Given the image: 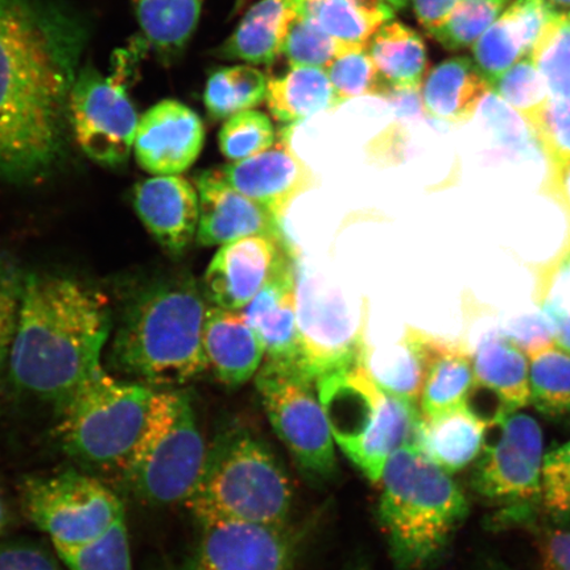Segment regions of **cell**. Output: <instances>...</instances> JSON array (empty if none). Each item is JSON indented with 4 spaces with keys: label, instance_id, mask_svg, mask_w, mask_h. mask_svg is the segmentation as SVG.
Returning a JSON list of instances; mask_svg holds the SVG:
<instances>
[{
    "label": "cell",
    "instance_id": "9c48e42d",
    "mask_svg": "<svg viewBox=\"0 0 570 570\" xmlns=\"http://www.w3.org/2000/svg\"><path fill=\"white\" fill-rule=\"evenodd\" d=\"M20 503L28 520L52 539L55 551L95 543L126 519L109 487L75 469L28 476L20 484Z\"/></svg>",
    "mask_w": 570,
    "mask_h": 570
},
{
    "label": "cell",
    "instance_id": "836d02e7",
    "mask_svg": "<svg viewBox=\"0 0 570 570\" xmlns=\"http://www.w3.org/2000/svg\"><path fill=\"white\" fill-rule=\"evenodd\" d=\"M534 302L550 321L554 342L570 353V237L551 261L534 269Z\"/></svg>",
    "mask_w": 570,
    "mask_h": 570
},
{
    "label": "cell",
    "instance_id": "d6a6232c",
    "mask_svg": "<svg viewBox=\"0 0 570 570\" xmlns=\"http://www.w3.org/2000/svg\"><path fill=\"white\" fill-rule=\"evenodd\" d=\"M267 78L252 66L223 68L209 77L204 101L209 116L226 120L240 111L253 110L266 99Z\"/></svg>",
    "mask_w": 570,
    "mask_h": 570
},
{
    "label": "cell",
    "instance_id": "5bb4252c",
    "mask_svg": "<svg viewBox=\"0 0 570 570\" xmlns=\"http://www.w3.org/2000/svg\"><path fill=\"white\" fill-rule=\"evenodd\" d=\"M188 570H294L301 538L288 525L204 524Z\"/></svg>",
    "mask_w": 570,
    "mask_h": 570
},
{
    "label": "cell",
    "instance_id": "44dd1931",
    "mask_svg": "<svg viewBox=\"0 0 570 570\" xmlns=\"http://www.w3.org/2000/svg\"><path fill=\"white\" fill-rule=\"evenodd\" d=\"M203 347L214 375L229 387L245 384L259 372L266 347L239 311L212 306L206 311Z\"/></svg>",
    "mask_w": 570,
    "mask_h": 570
},
{
    "label": "cell",
    "instance_id": "8fae6325",
    "mask_svg": "<svg viewBox=\"0 0 570 570\" xmlns=\"http://www.w3.org/2000/svg\"><path fill=\"white\" fill-rule=\"evenodd\" d=\"M131 51H118L110 75L78 70L69 92L68 120L78 147L102 167L124 166L134 151L139 117L128 95Z\"/></svg>",
    "mask_w": 570,
    "mask_h": 570
},
{
    "label": "cell",
    "instance_id": "e0dca14e",
    "mask_svg": "<svg viewBox=\"0 0 570 570\" xmlns=\"http://www.w3.org/2000/svg\"><path fill=\"white\" fill-rule=\"evenodd\" d=\"M204 141L205 128L197 112L175 99H166L142 114L132 153L149 175H180L194 166Z\"/></svg>",
    "mask_w": 570,
    "mask_h": 570
},
{
    "label": "cell",
    "instance_id": "ab89813d",
    "mask_svg": "<svg viewBox=\"0 0 570 570\" xmlns=\"http://www.w3.org/2000/svg\"><path fill=\"white\" fill-rule=\"evenodd\" d=\"M56 553L70 570H132L126 519L95 543L57 550Z\"/></svg>",
    "mask_w": 570,
    "mask_h": 570
},
{
    "label": "cell",
    "instance_id": "f6af8a7d",
    "mask_svg": "<svg viewBox=\"0 0 570 570\" xmlns=\"http://www.w3.org/2000/svg\"><path fill=\"white\" fill-rule=\"evenodd\" d=\"M558 12L547 0H514L503 11L502 18L508 21L525 55L530 57L541 33Z\"/></svg>",
    "mask_w": 570,
    "mask_h": 570
},
{
    "label": "cell",
    "instance_id": "5b68a950",
    "mask_svg": "<svg viewBox=\"0 0 570 570\" xmlns=\"http://www.w3.org/2000/svg\"><path fill=\"white\" fill-rule=\"evenodd\" d=\"M202 525L224 522L287 525L294 490L262 440L227 431L206 451L202 475L185 502Z\"/></svg>",
    "mask_w": 570,
    "mask_h": 570
},
{
    "label": "cell",
    "instance_id": "30bf717a",
    "mask_svg": "<svg viewBox=\"0 0 570 570\" xmlns=\"http://www.w3.org/2000/svg\"><path fill=\"white\" fill-rule=\"evenodd\" d=\"M256 389L277 438L306 479L326 483L337 475L336 443L316 383L289 363L263 361Z\"/></svg>",
    "mask_w": 570,
    "mask_h": 570
},
{
    "label": "cell",
    "instance_id": "e575fe53",
    "mask_svg": "<svg viewBox=\"0 0 570 570\" xmlns=\"http://www.w3.org/2000/svg\"><path fill=\"white\" fill-rule=\"evenodd\" d=\"M551 99H570V13L558 12L531 53Z\"/></svg>",
    "mask_w": 570,
    "mask_h": 570
},
{
    "label": "cell",
    "instance_id": "83f0119b",
    "mask_svg": "<svg viewBox=\"0 0 570 570\" xmlns=\"http://www.w3.org/2000/svg\"><path fill=\"white\" fill-rule=\"evenodd\" d=\"M384 83L390 90H420L428 71L425 42L402 21L391 20L367 46Z\"/></svg>",
    "mask_w": 570,
    "mask_h": 570
},
{
    "label": "cell",
    "instance_id": "ffe728a7",
    "mask_svg": "<svg viewBox=\"0 0 570 570\" xmlns=\"http://www.w3.org/2000/svg\"><path fill=\"white\" fill-rule=\"evenodd\" d=\"M239 312L265 344L266 361L298 367L297 281L295 261L289 254L258 295Z\"/></svg>",
    "mask_w": 570,
    "mask_h": 570
},
{
    "label": "cell",
    "instance_id": "f35d334b",
    "mask_svg": "<svg viewBox=\"0 0 570 570\" xmlns=\"http://www.w3.org/2000/svg\"><path fill=\"white\" fill-rule=\"evenodd\" d=\"M275 141L273 120L256 110L240 111L226 119L218 135L220 153L232 163L265 153Z\"/></svg>",
    "mask_w": 570,
    "mask_h": 570
},
{
    "label": "cell",
    "instance_id": "f546056e",
    "mask_svg": "<svg viewBox=\"0 0 570 570\" xmlns=\"http://www.w3.org/2000/svg\"><path fill=\"white\" fill-rule=\"evenodd\" d=\"M395 11L386 0H303L298 12L345 45L367 47Z\"/></svg>",
    "mask_w": 570,
    "mask_h": 570
},
{
    "label": "cell",
    "instance_id": "277c9868",
    "mask_svg": "<svg viewBox=\"0 0 570 570\" xmlns=\"http://www.w3.org/2000/svg\"><path fill=\"white\" fill-rule=\"evenodd\" d=\"M377 520L399 570H424L444 554L469 514L452 474L415 445L391 455L381 475Z\"/></svg>",
    "mask_w": 570,
    "mask_h": 570
},
{
    "label": "cell",
    "instance_id": "9a60e30c",
    "mask_svg": "<svg viewBox=\"0 0 570 570\" xmlns=\"http://www.w3.org/2000/svg\"><path fill=\"white\" fill-rule=\"evenodd\" d=\"M295 125L283 128L267 151L226 164L217 173L232 188L283 220L296 198L317 187V177L291 145Z\"/></svg>",
    "mask_w": 570,
    "mask_h": 570
},
{
    "label": "cell",
    "instance_id": "680465c9",
    "mask_svg": "<svg viewBox=\"0 0 570 570\" xmlns=\"http://www.w3.org/2000/svg\"><path fill=\"white\" fill-rule=\"evenodd\" d=\"M354 570H368V569H365V568H356Z\"/></svg>",
    "mask_w": 570,
    "mask_h": 570
},
{
    "label": "cell",
    "instance_id": "ba28073f",
    "mask_svg": "<svg viewBox=\"0 0 570 570\" xmlns=\"http://www.w3.org/2000/svg\"><path fill=\"white\" fill-rule=\"evenodd\" d=\"M206 451L188 395L159 391L146 432L126 463L127 480L146 502L185 503L202 475Z\"/></svg>",
    "mask_w": 570,
    "mask_h": 570
},
{
    "label": "cell",
    "instance_id": "603a6c76",
    "mask_svg": "<svg viewBox=\"0 0 570 570\" xmlns=\"http://www.w3.org/2000/svg\"><path fill=\"white\" fill-rule=\"evenodd\" d=\"M490 420L469 404L420 420L415 445L426 459L449 474L460 472L480 458Z\"/></svg>",
    "mask_w": 570,
    "mask_h": 570
},
{
    "label": "cell",
    "instance_id": "4fadbf2b",
    "mask_svg": "<svg viewBox=\"0 0 570 570\" xmlns=\"http://www.w3.org/2000/svg\"><path fill=\"white\" fill-rule=\"evenodd\" d=\"M298 367L316 383L321 376L353 365L366 355L368 311L354 318L345 297L296 263Z\"/></svg>",
    "mask_w": 570,
    "mask_h": 570
},
{
    "label": "cell",
    "instance_id": "74e56055",
    "mask_svg": "<svg viewBox=\"0 0 570 570\" xmlns=\"http://www.w3.org/2000/svg\"><path fill=\"white\" fill-rule=\"evenodd\" d=\"M490 87L491 91L497 92L499 98L512 107L527 125L538 118L550 101L544 80L531 57H524L514 67L504 71Z\"/></svg>",
    "mask_w": 570,
    "mask_h": 570
},
{
    "label": "cell",
    "instance_id": "7c38bea8",
    "mask_svg": "<svg viewBox=\"0 0 570 570\" xmlns=\"http://www.w3.org/2000/svg\"><path fill=\"white\" fill-rule=\"evenodd\" d=\"M491 425L494 443L475 460L472 487L487 501L508 508L511 519L525 518L540 505L544 465L543 431L537 420L519 411L497 410Z\"/></svg>",
    "mask_w": 570,
    "mask_h": 570
},
{
    "label": "cell",
    "instance_id": "4dcf8cb0",
    "mask_svg": "<svg viewBox=\"0 0 570 570\" xmlns=\"http://www.w3.org/2000/svg\"><path fill=\"white\" fill-rule=\"evenodd\" d=\"M530 404L554 422L570 423V353L554 341L525 348Z\"/></svg>",
    "mask_w": 570,
    "mask_h": 570
},
{
    "label": "cell",
    "instance_id": "c3c4849f",
    "mask_svg": "<svg viewBox=\"0 0 570 570\" xmlns=\"http://www.w3.org/2000/svg\"><path fill=\"white\" fill-rule=\"evenodd\" d=\"M547 163V177L541 191L551 197L567 214L570 227V155L556 156Z\"/></svg>",
    "mask_w": 570,
    "mask_h": 570
},
{
    "label": "cell",
    "instance_id": "6da1fadb",
    "mask_svg": "<svg viewBox=\"0 0 570 570\" xmlns=\"http://www.w3.org/2000/svg\"><path fill=\"white\" fill-rule=\"evenodd\" d=\"M81 47V32L60 13L0 0V180H40L60 159Z\"/></svg>",
    "mask_w": 570,
    "mask_h": 570
},
{
    "label": "cell",
    "instance_id": "7402d4cb",
    "mask_svg": "<svg viewBox=\"0 0 570 570\" xmlns=\"http://www.w3.org/2000/svg\"><path fill=\"white\" fill-rule=\"evenodd\" d=\"M426 375L419 410L433 417L469 404L475 390L473 354L462 338H446L423 331Z\"/></svg>",
    "mask_w": 570,
    "mask_h": 570
},
{
    "label": "cell",
    "instance_id": "7bdbcfd3",
    "mask_svg": "<svg viewBox=\"0 0 570 570\" xmlns=\"http://www.w3.org/2000/svg\"><path fill=\"white\" fill-rule=\"evenodd\" d=\"M475 66L481 73L493 83L504 71L514 67L517 62L529 57L520 45L518 36L511 30L502 16L484 32L473 45Z\"/></svg>",
    "mask_w": 570,
    "mask_h": 570
},
{
    "label": "cell",
    "instance_id": "d4e9b609",
    "mask_svg": "<svg viewBox=\"0 0 570 570\" xmlns=\"http://www.w3.org/2000/svg\"><path fill=\"white\" fill-rule=\"evenodd\" d=\"M491 87L469 57L440 62L423 82L422 102L428 117L462 125L474 117Z\"/></svg>",
    "mask_w": 570,
    "mask_h": 570
},
{
    "label": "cell",
    "instance_id": "7dc6e473",
    "mask_svg": "<svg viewBox=\"0 0 570 570\" xmlns=\"http://www.w3.org/2000/svg\"><path fill=\"white\" fill-rule=\"evenodd\" d=\"M527 126L530 127L539 146L546 145L556 135L570 127V99L568 101H559V99L550 98L540 116Z\"/></svg>",
    "mask_w": 570,
    "mask_h": 570
},
{
    "label": "cell",
    "instance_id": "2e32d148",
    "mask_svg": "<svg viewBox=\"0 0 570 570\" xmlns=\"http://www.w3.org/2000/svg\"><path fill=\"white\" fill-rule=\"evenodd\" d=\"M283 238L252 235L218 248L204 276V295L217 308L242 311L287 256Z\"/></svg>",
    "mask_w": 570,
    "mask_h": 570
},
{
    "label": "cell",
    "instance_id": "8d00e7d4",
    "mask_svg": "<svg viewBox=\"0 0 570 570\" xmlns=\"http://www.w3.org/2000/svg\"><path fill=\"white\" fill-rule=\"evenodd\" d=\"M510 0H462L432 38L448 51L473 47L502 16Z\"/></svg>",
    "mask_w": 570,
    "mask_h": 570
},
{
    "label": "cell",
    "instance_id": "9f6ffc18",
    "mask_svg": "<svg viewBox=\"0 0 570 570\" xmlns=\"http://www.w3.org/2000/svg\"><path fill=\"white\" fill-rule=\"evenodd\" d=\"M482 570H512L509 567H505L502 564V562L499 561H488L487 567H484Z\"/></svg>",
    "mask_w": 570,
    "mask_h": 570
},
{
    "label": "cell",
    "instance_id": "f1b7e54d",
    "mask_svg": "<svg viewBox=\"0 0 570 570\" xmlns=\"http://www.w3.org/2000/svg\"><path fill=\"white\" fill-rule=\"evenodd\" d=\"M422 330L409 326L401 341L386 348L368 345L367 372L387 394L419 405L426 375Z\"/></svg>",
    "mask_w": 570,
    "mask_h": 570
},
{
    "label": "cell",
    "instance_id": "6f0895ef",
    "mask_svg": "<svg viewBox=\"0 0 570 570\" xmlns=\"http://www.w3.org/2000/svg\"><path fill=\"white\" fill-rule=\"evenodd\" d=\"M386 2L394 7L395 10H403L409 4V0H386Z\"/></svg>",
    "mask_w": 570,
    "mask_h": 570
},
{
    "label": "cell",
    "instance_id": "bcb514c9",
    "mask_svg": "<svg viewBox=\"0 0 570 570\" xmlns=\"http://www.w3.org/2000/svg\"><path fill=\"white\" fill-rule=\"evenodd\" d=\"M0 570H61L51 552L39 546L19 543L0 548Z\"/></svg>",
    "mask_w": 570,
    "mask_h": 570
},
{
    "label": "cell",
    "instance_id": "db71d44e",
    "mask_svg": "<svg viewBox=\"0 0 570 570\" xmlns=\"http://www.w3.org/2000/svg\"><path fill=\"white\" fill-rule=\"evenodd\" d=\"M7 523H9V514H7L4 498L2 494H0V537H2Z\"/></svg>",
    "mask_w": 570,
    "mask_h": 570
},
{
    "label": "cell",
    "instance_id": "1f68e13d",
    "mask_svg": "<svg viewBox=\"0 0 570 570\" xmlns=\"http://www.w3.org/2000/svg\"><path fill=\"white\" fill-rule=\"evenodd\" d=\"M132 4L149 45L161 56L174 57L194 36L204 0H132Z\"/></svg>",
    "mask_w": 570,
    "mask_h": 570
},
{
    "label": "cell",
    "instance_id": "816d5d0a",
    "mask_svg": "<svg viewBox=\"0 0 570 570\" xmlns=\"http://www.w3.org/2000/svg\"><path fill=\"white\" fill-rule=\"evenodd\" d=\"M462 0H411L416 19L431 36L452 16Z\"/></svg>",
    "mask_w": 570,
    "mask_h": 570
},
{
    "label": "cell",
    "instance_id": "681fc988",
    "mask_svg": "<svg viewBox=\"0 0 570 570\" xmlns=\"http://www.w3.org/2000/svg\"><path fill=\"white\" fill-rule=\"evenodd\" d=\"M539 553L543 570H570V531H547L540 538Z\"/></svg>",
    "mask_w": 570,
    "mask_h": 570
},
{
    "label": "cell",
    "instance_id": "52a82bcc",
    "mask_svg": "<svg viewBox=\"0 0 570 570\" xmlns=\"http://www.w3.org/2000/svg\"><path fill=\"white\" fill-rule=\"evenodd\" d=\"M158 392L97 367L60 407L57 438L63 451L91 466L125 469L146 432Z\"/></svg>",
    "mask_w": 570,
    "mask_h": 570
},
{
    "label": "cell",
    "instance_id": "ee69618b",
    "mask_svg": "<svg viewBox=\"0 0 570 570\" xmlns=\"http://www.w3.org/2000/svg\"><path fill=\"white\" fill-rule=\"evenodd\" d=\"M540 505L553 522H570V441L546 454Z\"/></svg>",
    "mask_w": 570,
    "mask_h": 570
},
{
    "label": "cell",
    "instance_id": "ac0fdd59",
    "mask_svg": "<svg viewBox=\"0 0 570 570\" xmlns=\"http://www.w3.org/2000/svg\"><path fill=\"white\" fill-rule=\"evenodd\" d=\"M196 189L199 204L196 238L199 245L220 247L252 235L283 238L281 220L232 188L217 169L199 175Z\"/></svg>",
    "mask_w": 570,
    "mask_h": 570
},
{
    "label": "cell",
    "instance_id": "484cf974",
    "mask_svg": "<svg viewBox=\"0 0 570 570\" xmlns=\"http://www.w3.org/2000/svg\"><path fill=\"white\" fill-rule=\"evenodd\" d=\"M303 0H261L246 12L237 30L218 49L224 60L271 66L282 55L292 21Z\"/></svg>",
    "mask_w": 570,
    "mask_h": 570
},
{
    "label": "cell",
    "instance_id": "d590c367",
    "mask_svg": "<svg viewBox=\"0 0 570 570\" xmlns=\"http://www.w3.org/2000/svg\"><path fill=\"white\" fill-rule=\"evenodd\" d=\"M355 48L360 47L348 46L333 38L298 12L285 36L282 55L291 68H317L326 71L341 56Z\"/></svg>",
    "mask_w": 570,
    "mask_h": 570
},
{
    "label": "cell",
    "instance_id": "b9f144b4",
    "mask_svg": "<svg viewBox=\"0 0 570 570\" xmlns=\"http://www.w3.org/2000/svg\"><path fill=\"white\" fill-rule=\"evenodd\" d=\"M27 275L11 254L0 253V380L9 366Z\"/></svg>",
    "mask_w": 570,
    "mask_h": 570
},
{
    "label": "cell",
    "instance_id": "3957f363",
    "mask_svg": "<svg viewBox=\"0 0 570 570\" xmlns=\"http://www.w3.org/2000/svg\"><path fill=\"white\" fill-rule=\"evenodd\" d=\"M191 277H174L141 291L114 336L116 372L149 387H177L208 370L203 347L206 303Z\"/></svg>",
    "mask_w": 570,
    "mask_h": 570
},
{
    "label": "cell",
    "instance_id": "8992f818",
    "mask_svg": "<svg viewBox=\"0 0 570 570\" xmlns=\"http://www.w3.org/2000/svg\"><path fill=\"white\" fill-rule=\"evenodd\" d=\"M316 389L334 443L370 481L380 482L391 455L415 443L422 420L419 405L377 386L367 372L366 355L321 376Z\"/></svg>",
    "mask_w": 570,
    "mask_h": 570
},
{
    "label": "cell",
    "instance_id": "f907efd6",
    "mask_svg": "<svg viewBox=\"0 0 570 570\" xmlns=\"http://www.w3.org/2000/svg\"><path fill=\"white\" fill-rule=\"evenodd\" d=\"M503 332L514 340L523 351L533 345L554 341L550 321H548L541 312L538 316L517 320L508 331Z\"/></svg>",
    "mask_w": 570,
    "mask_h": 570
},
{
    "label": "cell",
    "instance_id": "11a10c76",
    "mask_svg": "<svg viewBox=\"0 0 570 570\" xmlns=\"http://www.w3.org/2000/svg\"><path fill=\"white\" fill-rule=\"evenodd\" d=\"M556 11L570 13V0H547Z\"/></svg>",
    "mask_w": 570,
    "mask_h": 570
},
{
    "label": "cell",
    "instance_id": "60d3db41",
    "mask_svg": "<svg viewBox=\"0 0 570 570\" xmlns=\"http://www.w3.org/2000/svg\"><path fill=\"white\" fill-rule=\"evenodd\" d=\"M342 102L360 97H386L387 85L377 71L367 47H360L341 56L326 70Z\"/></svg>",
    "mask_w": 570,
    "mask_h": 570
},
{
    "label": "cell",
    "instance_id": "f5cc1de1",
    "mask_svg": "<svg viewBox=\"0 0 570 570\" xmlns=\"http://www.w3.org/2000/svg\"><path fill=\"white\" fill-rule=\"evenodd\" d=\"M540 148L547 160L556 158V156L570 155V127L556 135Z\"/></svg>",
    "mask_w": 570,
    "mask_h": 570
},
{
    "label": "cell",
    "instance_id": "d6986e66",
    "mask_svg": "<svg viewBox=\"0 0 570 570\" xmlns=\"http://www.w3.org/2000/svg\"><path fill=\"white\" fill-rule=\"evenodd\" d=\"M132 203L142 225L170 254H181L196 238L198 194L180 175L153 176L135 185Z\"/></svg>",
    "mask_w": 570,
    "mask_h": 570
},
{
    "label": "cell",
    "instance_id": "cb8c5ba5",
    "mask_svg": "<svg viewBox=\"0 0 570 570\" xmlns=\"http://www.w3.org/2000/svg\"><path fill=\"white\" fill-rule=\"evenodd\" d=\"M472 354L475 389L493 392L498 410L519 411L530 404V363L514 340L501 330L490 331Z\"/></svg>",
    "mask_w": 570,
    "mask_h": 570
},
{
    "label": "cell",
    "instance_id": "7a4b0ae2",
    "mask_svg": "<svg viewBox=\"0 0 570 570\" xmlns=\"http://www.w3.org/2000/svg\"><path fill=\"white\" fill-rule=\"evenodd\" d=\"M111 325L95 289L70 277L27 275L9 361L13 384L62 407L101 366Z\"/></svg>",
    "mask_w": 570,
    "mask_h": 570
},
{
    "label": "cell",
    "instance_id": "4316f807",
    "mask_svg": "<svg viewBox=\"0 0 570 570\" xmlns=\"http://www.w3.org/2000/svg\"><path fill=\"white\" fill-rule=\"evenodd\" d=\"M266 102L277 122L295 125L317 114L338 109L342 99L326 71L291 68L267 83Z\"/></svg>",
    "mask_w": 570,
    "mask_h": 570
}]
</instances>
